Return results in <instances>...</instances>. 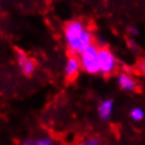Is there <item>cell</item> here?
<instances>
[{"instance_id": "6da1fadb", "label": "cell", "mask_w": 145, "mask_h": 145, "mask_svg": "<svg viewBox=\"0 0 145 145\" xmlns=\"http://www.w3.org/2000/svg\"><path fill=\"white\" fill-rule=\"evenodd\" d=\"M64 41L72 55H80L94 44V36L87 26L80 20H71L64 26Z\"/></svg>"}, {"instance_id": "7a4b0ae2", "label": "cell", "mask_w": 145, "mask_h": 145, "mask_svg": "<svg viewBox=\"0 0 145 145\" xmlns=\"http://www.w3.org/2000/svg\"><path fill=\"white\" fill-rule=\"evenodd\" d=\"M81 69L89 75H96L99 72L98 66V46L93 44L84 50L79 55Z\"/></svg>"}, {"instance_id": "3957f363", "label": "cell", "mask_w": 145, "mask_h": 145, "mask_svg": "<svg viewBox=\"0 0 145 145\" xmlns=\"http://www.w3.org/2000/svg\"><path fill=\"white\" fill-rule=\"evenodd\" d=\"M117 58L108 47H98V66L99 72L103 76H109L117 69Z\"/></svg>"}, {"instance_id": "277c9868", "label": "cell", "mask_w": 145, "mask_h": 145, "mask_svg": "<svg viewBox=\"0 0 145 145\" xmlns=\"http://www.w3.org/2000/svg\"><path fill=\"white\" fill-rule=\"evenodd\" d=\"M16 59L22 74L26 77H31L36 71V62L32 58H29L27 54L21 50H17L16 52Z\"/></svg>"}, {"instance_id": "5b68a950", "label": "cell", "mask_w": 145, "mask_h": 145, "mask_svg": "<svg viewBox=\"0 0 145 145\" xmlns=\"http://www.w3.org/2000/svg\"><path fill=\"white\" fill-rule=\"evenodd\" d=\"M81 69H82L81 63H80L78 56L71 55L64 64V77L66 78V80L72 81V80L76 79Z\"/></svg>"}, {"instance_id": "8992f818", "label": "cell", "mask_w": 145, "mask_h": 145, "mask_svg": "<svg viewBox=\"0 0 145 145\" xmlns=\"http://www.w3.org/2000/svg\"><path fill=\"white\" fill-rule=\"evenodd\" d=\"M117 82H118V85L125 91H134L137 87L136 80L126 72H121L120 75H118Z\"/></svg>"}, {"instance_id": "52a82bcc", "label": "cell", "mask_w": 145, "mask_h": 145, "mask_svg": "<svg viewBox=\"0 0 145 145\" xmlns=\"http://www.w3.org/2000/svg\"><path fill=\"white\" fill-rule=\"evenodd\" d=\"M114 112V101L112 99H106L99 104L98 115L103 121H108Z\"/></svg>"}, {"instance_id": "ba28073f", "label": "cell", "mask_w": 145, "mask_h": 145, "mask_svg": "<svg viewBox=\"0 0 145 145\" xmlns=\"http://www.w3.org/2000/svg\"><path fill=\"white\" fill-rule=\"evenodd\" d=\"M23 145H55V142L50 137H39L35 139H25Z\"/></svg>"}, {"instance_id": "9c48e42d", "label": "cell", "mask_w": 145, "mask_h": 145, "mask_svg": "<svg viewBox=\"0 0 145 145\" xmlns=\"http://www.w3.org/2000/svg\"><path fill=\"white\" fill-rule=\"evenodd\" d=\"M129 117L131 119L135 122H139L145 118V112L141 107H134L129 112Z\"/></svg>"}, {"instance_id": "30bf717a", "label": "cell", "mask_w": 145, "mask_h": 145, "mask_svg": "<svg viewBox=\"0 0 145 145\" xmlns=\"http://www.w3.org/2000/svg\"><path fill=\"white\" fill-rule=\"evenodd\" d=\"M81 145H100V141L97 138L91 137V138H86L82 142Z\"/></svg>"}, {"instance_id": "8fae6325", "label": "cell", "mask_w": 145, "mask_h": 145, "mask_svg": "<svg viewBox=\"0 0 145 145\" xmlns=\"http://www.w3.org/2000/svg\"><path fill=\"white\" fill-rule=\"evenodd\" d=\"M128 47L131 48V51H135V52H138L139 51V46H138V44L136 43L135 41H133V40H129L128 41Z\"/></svg>"}, {"instance_id": "7c38bea8", "label": "cell", "mask_w": 145, "mask_h": 145, "mask_svg": "<svg viewBox=\"0 0 145 145\" xmlns=\"http://www.w3.org/2000/svg\"><path fill=\"white\" fill-rule=\"evenodd\" d=\"M128 33L131 34V36H137V35H139V29L136 26H129L128 27Z\"/></svg>"}, {"instance_id": "4fadbf2b", "label": "cell", "mask_w": 145, "mask_h": 145, "mask_svg": "<svg viewBox=\"0 0 145 145\" xmlns=\"http://www.w3.org/2000/svg\"><path fill=\"white\" fill-rule=\"evenodd\" d=\"M139 69H140V72L145 76V59L140 61V63H139Z\"/></svg>"}]
</instances>
